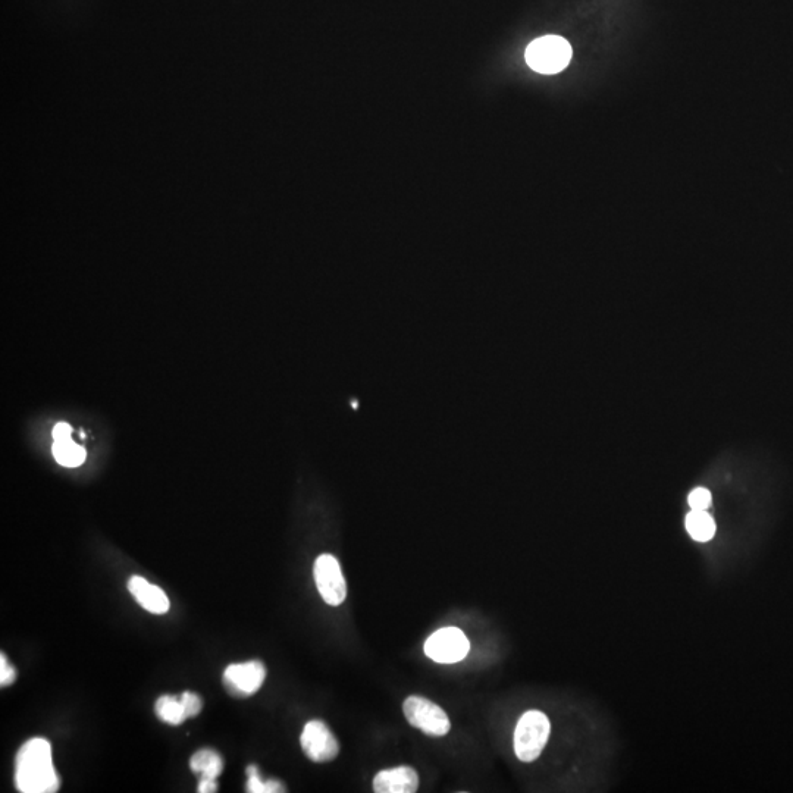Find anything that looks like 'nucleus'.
<instances>
[{"mask_svg": "<svg viewBox=\"0 0 793 793\" xmlns=\"http://www.w3.org/2000/svg\"><path fill=\"white\" fill-rule=\"evenodd\" d=\"M15 785L23 793L58 792L61 782L53 766L49 741L34 738L20 748L15 758Z\"/></svg>", "mask_w": 793, "mask_h": 793, "instance_id": "f257e3e1", "label": "nucleus"}, {"mask_svg": "<svg viewBox=\"0 0 793 793\" xmlns=\"http://www.w3.org/2000/svg\"><path fill=\"white\" fill-rule=\"evenodd\" d=\"M551 723L542 711H526L514 730V752L522 763L538 760L547 747Z\"/></svg>", "mask_w": 793, "mask_h": 793, "instance_id": "f03ea898", "label": "nucleus"}, {"mask_svg": "<svg viewBox=\"0 0 793 793\" xmlns=\"http://www.w3.org/2000/svg\"><path fill=\"white\" fill-rule=\"evenodd\" d=\"M572 46L559 36H545L534 40L526 49V62L541 74H557L569 65Z\"/></svg>", "mask_w": 793, "mask_h": 793, "instance_id": "7ed1b4c3", "label": "nucleus"}, {"mask_svg": "<svg viewBox=\"0 0 793 793\" xmlns=\"http://www.w3.org/2000/svg\"><path fill=\"white\" fill-rule=\"evenodd\" d=\"M407 722L432 738H443L451 729L447 713L435 702L412 695L403 705Z\"/></svg>", "mask_w": 793, "mask_h": 793, "instance_id": "20e7f679", "label": "nucleus"}, {"mask_svg": "<svg viewBox=\"0 0 793 793\" xmlns=\"http://www.w3.org/2000/svg\"><path fill=\"white\" fill-rule=\"evenodd\" d=\"M316 586L328 606L338 607L346 601L347 584L340 563L331 554H322L313 567Z\"/></svg>", "mask_w": 793, "mask_h": 793, "instance_id": "39448f33", "label": "nucleus"}, {"mask_svg": "<svg viewBox=\"0 0 793 793\" xmlns=\"http://www.w3.org/2000/svg\"><path fill=\"white\" fill-rule=\"evenodd\" d=\"M469 650V639L457 628L437 630L425 642V654L437 663H459L466 658Z\"/></svg>", "mask_w": 793, "mask_h": 793, "instance_id": "423d86ee", "label": "nucleus"}, {"mask_svg": "<svg viewBox=\"0 0 793 793\" xmlns=\"http://www.w3.org/2000/svg\"><path fill=\"white\" fill-rule=\"evenodd\" d=\"M300 745L313 763H329L340 754L337 738L321 720H312L304 726Z\"/></svg>", "mask_w": 793, "mask_h": 793, "instance_id": "0eeeda50", "label": "nucleus"}, {"mask_svg": "<svg viewBox=\"0 0 793 793\" xmlns=\"http://www.w3.org/2000/svg\"><path fill=\"white\" fill-rule=\"evenodd\" d=\"M266 679V667L262 661L231 664L224 672V685L233 697L246 698L255 695Z\"/></svg>", "mask_w": 793, "mask_h": 793, "instance_id": "6e6552de", "label": "nucleus"}, {"mask_svg": "<svg viewBox=\"0 0 793 793\" xmlns=\"http://www.w3.org/2000/svg\"><path fill=\"white\" fill-rule=\"evenodd\" d=\"M418 789V773L409 766L379 771L374 779L376 793H415Z\"/></svg>", "mask_w": 793, "mask_h": 793, "instance_id": "1a4fd4ad", "label": "nucleus"}, {"mask_svg": "<svg viewBox=\"0 0 793 793\" xmlns=\"http://www.w3.org/2000/svg\"><path fill=\"white\" fill-rule=\"evenodd\" d=\"M128 591L131 592L134 600L149 613L165 614L171 607L165 592L159 586L150 584L147 579L141 578V576H133L128 581Z\"/></svg>", "mask_w": 793, "mask_h": 793, "instance_id": "9d476101", "label": "nucleus"}, {"mask_svg": "<svg viewBox=\"0 0 793 793\" xmlns=\"http://www.w3.org/2000/svg\"><path fill=\"white\" fill-rule=\"evenodd\" d=\"M686 531L697 542H708L716 535V522L707 510H691L686 516Z\"/></svg>", "mask_w": 793, "mask_h": 793, "instance_id": "9b49d317", "label": "nucleus"}, {"mask_svg": "<svg viewBox=\"0 0 793 793\" xmlns=\"http://www.w3.org/2000/svg\"><path fill=\"white\" fill-rule=\"evenodd\" d=\"M190 767L193 773L209 779H218L224 770L221 755L213 749H200L191 757Z\"/></svg>", "mask_w": 793, "mask_h": 793, "instance_id": "f8f14e48", "label": "nucleus"}, {"mask_svg": "<svg viewBox=\"0 0 793 793\" xmlns=\"http://www.w3.org/2000/svg\"><path fill=\"white\" fill-rule=\"evenodd\" d=\"M155 711L156 716L162 722L171 724V726H180L187 720L186 711H184L180 698L171 697V695L159 698L156 701Z\"/></svg>", "mask_w": 793, "mask_h": 793, "instance_id": "ddd939ff", "label": "nucleus"}, {"mask_svg": "<svg viewBox=\"0 0 793 793\" xmlns=\"http://www.w3.org/2000/svg\"><path fill=\"white\" fill-rule=\"evenodd\" d=\"M53 456L56 462L65 467H77L83 465L86 460V450L74 441H55L53 444Z\"/></svg>", "mask_w": 793, "mask_h": 793, "instance_id": "4468645a", "label": "nucleus"}, {"mask_svg": "<svg viewBox=\"0 0 793 793\" xmlns=\"http://www.w3.org/2000/svg\"><path fill=\"white\" fill-rule=\"evenodd\" d=\"M711 503H713V495H711V492L708 491L707 488H695V490L689 494L688 504L691 510H708L710 509Z\"/></svg>", "mask_w": 793, "mask_h": 793, "instance_id": "2eb2a0df", "label": "nucleus"}, {"mask_svg": "<svg viewBox=\"0 0 793 793\" xmlns=\"http://www.w3.org/2000/svg\"><path fill=\"white\" fill-rule=\"evenodd\" d=\"M180 700L181 704H183L184 711H186L187 719L199 716L203 707V702L200 700L199 695L193 694V692H184Z\"/></svg>", "mask_w": 793, "mask_h": 793, "instance_id": "dca6fc26", "label": "nucleus"}, {"mask_svg": "<svg viewBox=\"0 0 793 793\" xmlns=\"http://www.w3.org/2000/svg\"><path fill=\"white\" fill-rule=\"evenodd\" d=\"M247 776H249V780H247V792L266 793V782L260 779L259 770H257L256 766L252 764V766L247 767Z\"/></svg>", "mask_w": 793, "mask_h": 793, "instance_id": "f3484780", "label": "nucleus"}, {"mask_svg": "<svg viewBox=\"0 0 793 793\" xmlns=\"http://www.w3.org/2000/svg\"><path fill=\"white\" fill-rule=\"evenodd\" d=\"M15 679H17V672L14 667L6 660L5 654L0 655V685L5 688V686L12 685Z\"/></svg>", "mask_w": 793, "mask_h": 793, "instance_id": "a211bd4d", "label": "nucleus"}, {"mask_svg": "<svg viewBox=\"0 0 793 793\" xmlns=\"http://www.w3.org/2000/svg\"><path fill=\"white\" fill-rule=\"evenodd\" d=\"M71 426L68 423L61 422L53 428V440L67 441L71 440Z\"/></svg>", "mask_w": 793, "mask_h": 793, "instance_id": "6ab92c4d", "label": "nucleus"}, {"mask_svg": "<svg viewBox=\"0 0 793 793\" xmlns=\"http://www.w3.org/2000/svg\"><path fill=\"white\" fill-rule=\"evenodd\" d=\"M197 792L199 793L218 792V783H216V779H209V777H202V779H200L199 788H197Z\"/></svg>", "mask_w": 793, "mask_h": 793, "instance_id": "aec40b11", "label": "nucleus"}]
</instances>
